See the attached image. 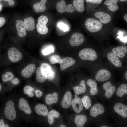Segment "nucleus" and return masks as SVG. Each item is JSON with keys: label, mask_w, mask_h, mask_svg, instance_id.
I'll use <instances>...</instances> for the list:
<instances>
[{"label": "nucleus", "mask_w": 127, "mask_h": 127, "mask_svg": "<svg viewBox=\"0 0 127 127\" xmlns=\"http://www.w3.org/2000/svg\"><path fill=\"white\" fill-rule=\"evenodd\" d=\"M5 22V19L4 18L0 17V28L4 25Z\"/></svg>", "instance_id": "41"}, {"label": "nucleus", "mask_w": 127, "mask_h": 127, "mask_svg": "<svg viewBox=\"0 0 127 127\" xmlns=\"http://www.w3.org/2000/svg\"><path fill=\"white\" fill-rule=\"evenodd\" d=\"M16 26L18 35L19 37H23L26 36V29L24 22L20 20H17L16 22Z\"/></svg>", "instance_id": "15"}, {"label": "nucleus", "mask_w": 127, "mask_h": 127, "mask_svg": "<svg viewBox=\"0 0 127 127\" xmlns=\"http://www.w3.org/2000/svg\"><path fill=\"white\" fill-rule=\"evenodd\" d=\"M73 6L78 12H81L84 10V0H73Z\"/></svg>", "instance_id": "31"}, {"label": "nucleus", "mask_w": 127, "mask_h": 127, "mask_svg": "<svg viewBox=\"0 0 127 127\" xmlns=\"http://www.w3.org/2000/svg\"><path fill=\"white\" fill-rule=\"evenodd\" d=\"M4 0L6 1H7L8 2L10 0Z\"/></svg>", "instance_id": "53"}, {"label": "nucleus", "mask_w": 127, "mask_h": 127, "mask_svg": "<svg viewBox=\"0 0 127 127\" xmlns=\"http://www.w3.org/2000/svg\"><path fill=\"white\" fill-rule=\"evenodd\" d=\"M79 56L82 59L91 61L96 60L97 55L96 51L90 48H87L81 50L79 53Z\"/></svg>", "instance_id": "2"}, {"label": "nucleus", "mask_w": 127, "mask_h": 127, "mask_svg": "<svg viewBox=\"0 0 127 127\" xmlns=\"http://www.w3.org/2000/svg\"><path fill=\"white\" fill-rule=\"evenodd\" d=\"M12 83L14 85H17L19 83V79L17 78H15L11 81Z\"/></svg>", "instance_id": "42"}, {"label": "nucleus", "mask_w": 127, "mask_h": 127, "mask_svg": "<svg viewBox=\"0 0 127 127\" xmlns=\"http://www.w3.org/2000/svg\"><path fill=\"white\" fill-rule=\"evenodd\" d=\"M73 90L77 95H79L85 93L86 90V83L84 80H82L78 85L75 86Z\"/></svg>", "instance_id": "27"}, {"label": "nucleus", "mask_w": 127, "mask_h": 127, "mask_svg": "<svg viewBox=\"0 0 127 127\" xmlns=\"http://www.w3.org/2000/svg\"><path fill=\"white\" fill-rule=\"evenodd\" d=\"M103 88L105 91V96L107 98L111 97L116 90L115 87L112 85L110 81L104 83L103 85Z\"/></svg>", "instance_id": "14"}, {"label": "nucleus", "mask_w": 127, "mask_h": 127, "mask_svg": "<svg viewBox=\"0 0 127 127\" xmlns=\"http://www.w3.org/2000/svg\"><path fill=\"white\" fill-rule=\"evenodd\" d=\"M75 61L73 58L69 57L62 59L60 64V68L61 70H64L68 67L74 65Z\"/></svg>", "instance_id": "13"}, {"label": "nucleus", "mask_w": 127, "mask_h": 127, "mask_svg": "<svg viewBox=\"0 0 127 127\" xmlns=\"http://www.w3.org/2000/svg\"><path fill=\"white\" fill-rule=\"evenodd\" d=\"M103 0H92L91 2L93 3L100 4L101 3Z\"/></svg>", "instance_id": "43"}, {"label": "nucleus", "mask_w": 127, "mask_h": 127, "mask_svg": "<svg viewBox=\"0 0 127 127\" xmlns=\"http://www.w3.org/2000/svg\"></svg>", "instance_id": "55"}, {"label": "nucleus", "mask_w": 127, "mask_h": 127, "mask_svg": "<svg viewBox=\"0 0 127 127\" xmlns=\"http://www.w3.org/2000/svg\"><path fill=\"white\" fill-rule=\"evenodd\" d=\"M0 0V1L1 0Z\"/></svg>", "instance_id": "54"}, {"label": "nucleus", "mask_w": 127, "mask_h": 127, "mask_svg": "<svg viewBox=\"0 0 127 127\" xmlns=\"http://www.w3.org/2000/svg\"><path fill=\"white\" fill-rule=\"evenodd\" d=\"M84 40V37L83 34L79 32H75L71 35L69 40V44L73 47L78 46L82 44Z\"/></svg>", "instance_id": "7"}, {"label": "nucleus", "mask_w": 127, "mask_h": 127, "mask_svg": "<svg viewBox=\"0 0 127 127\" xmlns=\"http://www.w3.org/2000/svg\"><path fill=\"white\" fill-rule=\"evenodd\" d=\"M48 20L47 17L44 15L41 16L38 18L36 27L37 31L39 34L45 35L48 32V29L46 26Z\"/></svg>", "instance_id": "4"}, {"label": "nucleus", "mask_w": 127, "mask_h": 127, "mask_svg": "<svg viewBox=\"0 0 127 127\" xmlns=\"http://www.w3.org/2000/svg\"><path fill=\"white\" fill-rule=\"evenodd\" d=\"M26 29L28 31H33L35 28V19L31 17H28L24 19Z\"/></svg>", "instance_id": "23"}, {"label": "nucleus", "mask_w": 127, "mask_h": 127, "mask_svg": "<svg viewBox=\"0 0 127 127\" xmlns=\"http://www.w3.org/2000/svg\"><path fill=\"white\" fill-rule=\"evenodd\" d=\"M88 85L90 88V92L92 95H96L98 92L97 83L95 80L89 79L87 81Z\"/></svg>", "instance_id": "28"}, {"label": "nucleus", "mask_w": 127, "mask_h": 127, "mask_svg": "<svg viewBox=\"0 0 127 127\" xmlns=\"http://www.w3.org/2000/svg\"><path fill=\"white\" fill-rule=\"evenodd\" d=\"M54 51L53 46L52 45H50L47 47L43 49L42 52L43 55H47L53 52Z\"/></svg>", "instance_id": "37"}, {"label": "nucleus", "mask_w": 127, "mask_h": 127, "mask_svg": "<svg viewBox=\"0 0 127 127\" xmlns=\"http://www.w3.org/2000/svg\"><path fill=\"white\" fill-rule=\"evenodd\" d=\"M114 111L124 118L127 117V106L121 103H116L114 108Z\"/></svg>", "instance_id": "12"}, {"label": "nucleus", "mask_w": 127, "mask_h": 127, "mask_svg": "<svg viewBox=\"0 0 127 127\" xmlns=\"http://www.w3.org/2000/svg\"><path fill=\"white\" fill-rule=\"evenodd\" d=\"M87 120V118L86 115H78L75 117L74 122L77 127H83Z\"/></svg>", "instance_id": "26"}, {"label": "nucleus", "mask_w": 127, "mask_h": 127, "mask_svg": "<svg viewBox=\"0 0 127 127\" xmlns=\"http://www.w3.org/2000/svg\"><path fill=\"white\" fill-rule=\"evenodd\" d=\"M92 0H86V1L87 3H89L91 2Z\"/></svg>", "instance_id": "49"}, {"label": "nucleus", "mask_w": 127, "mask_h": 127, "mask_svg": "<svg viewBox=\"0 0 127 127\" xmlns=\"http://www.w3.org/2000/svg\"><path fill=\"white\" fill-rule=\"evenodd\" d=\"M47 2V0H41L40 2L35 3L33 8L35 12H41L46 10V4Z\"/></svg>", "instance_id": "22"}, {"label": "nucleus", "mask_w": 127, "mask_h": 127, "mask_svg": "<svg viewBox=\"0 0 127 127\" xmlns=\"http://www.w3.org/2000/svg\"><path fill=\"white\" fill-rule=\"evenodd\" d=\"M28 96L30 97H32L34 96V94L33 92L29 93L28 95Z\"/></svg>", "instance_id": "45"}, {"label": "nucleus", "mask_w": 127, "mask_h": 127, "mask_svg": "<svg viewBox=\"0 0 127 127\" xmlns=\"http://www.w3.org/2000/svg\"><path fill=\"white\" fill-rule=\"evenodd\" d=\"M72 98V94L70 91H67L65 93L61 102V105L63 108L67 109L70 107Z\"/></svg>", "instance_id": "17"}, {"label": "nucleus", "mask_w": 127, "mask_h": 127, "mask_svg": "<svg viewBox=\"0 0 127 127\" xmlns=\"http://www.w3.org/2000/svg\"><path fill=\"white\" fill-rule=\"evenodd\" d=\"M8 2L9 5L11 6L14 5L15 4V2L13 0H10Z\"/></svg>", "instance_id": "44"}, {"label": "nucleus", "mask_w": 127, "mask_h": 127, "mask_svg": "<svg viewBox=\"0 0 127 127\" xmlns=\"http://www.w3.org/2000/svg\"><path fill=\"white\" fill-rule=\"evenodd\" d=\"M18 106L20 109L27 114H30L32 113V110L27 101L23 98H21L19 100Z\"/></svg>", "instance_id": "16"}, {"label": "nucleus", "mask_w": 127, "mask_h": 127, "mask_svg": "<svg viewBox=\"0 0 127 127\" xmlns=\"http://www.w3.org/2000/svg\"><path fill=\"white\" fill-rule=\"evenodd\" d=\"M85 107L87 109H89L91 105V101L90 98L88 96L83 97L81 100Z\"/></svg>", "instance_id": "34"}, {"label": "nucleus", "mask_w": 127, "mask_h": 127, "mask_svg": "<svg viewBox=\"0 0 127 127\" xmlns=\"http://www.w3.org/2000/svg\"><path fill=\"white\" fill-rule=\"evenodd\" d=\"M14 76V74L12 72H7L2 75L1 79L3 82H6L11 80Z\"/></svg>", "instance_id": "35"}, {"label": "nucleus", "mask_w": 127, "mask_h": 127, "mask_svg": "<svg viewBox=\"0 0 127 127\" xmlns=\"http://www.w3.org/2000/svg\"><path fill=\"white\" fill-rule=\"evenodd\" d=\"M35 92L36 95L37 97H40L42 95V92L40 90L36 89Z\"/></svg>", "instance_id": "40"}, {"label": "nucleus", "mask_w": 127, "mask_h": 127, "mask_svg": "<svg viewBox=\"0 0 127 127\" xmlns=\"http://www.w3.org/2000/svg\"><path fill=\"white\" fill-rule=\"evenodd\" d=\"M4 114L5 117L10 121L15 120L16 114L14 103L12 100H9L6 103L4 110Z\"/></svg>", "instance_id": "3"}, {"label": "nucleus", "mask_w": 127, "mask_h": 127, "mask_svg": "<svg viewBox=\"0 0 127 127\" xmlns=\"http://www.w3.org/2000/svg\"><path fill=\"white\" fill-rule=\"evenodd\" d=\"M2 6L1 4H0V11L2 9Z\"/></svg>", "instance_id": "51"}, {"label": "nucleus", "mask_w": 127, "mask_h": 127, "mask_svg": "<svg viewBox=\"0 0 127 127\" xmlns=\"http://www.w3.org/2000/svg\"><path fill=\"white\" fill-rule=\"evenodd\" d=\"M36 69L35 65L33 64L28 65L21 71L22 75L26 78L30 77L34 72Z\"/></svg>", "instance_id": "18"}, {"label": "nucleus", "mask_w": 127, "mask_h": 127, "mask_svg": "<svg viewBox=\"0 0 127 127\" xmlns=\"http://www.w3.org/2000/svg\"><path fill=\"white\" fill-rule=\"evenodd\" d=\"M44 73L47 76V79L52 80L54 78L55 73L51 66L46 63L42 64L41 66Z\"/></svg>", "instance_id": "8"}, {"label": "nucleus", "mask_w": 127, "mask_h": 127, "mask_svg": "<svg viewBox=\"0 0 127 127\" xmlns=\"http://www.w3.org/2000/svg\"><path fill=\"white\" fill-rule=\"evenodd\" d=\"M95 17L100 20V21L103 24H107L111 20V16L108 14L102 12H96L95 15Z\"/></svg>", "instance_id": "19"}, {"label": "nucleus", "mask_w": 127, "mask_h": 127, "mask_svg": "<svg viewBox=\"0 0 127 127\" xmlns=\"http://www.w3.org/2000/svg\"><path fill=\"white\" fill-rule=\"evenodd\" d=\"M45 99L46 103L48 105L55 103L58 100V94L57 92L48 94L46 96Z\"/></svg>", "instance_id": "21"}, {"label": "nucleus", "mask_w": 127, "mask_h": 127, "mask_svg": "<svg viewBox=\"0 0 127 127\" xmlns=\"http://www.w3.org/2000/svg\"><path fill=\"white\" fill-rule=\"evenodd\" d=\"M125 78L127 80V71L124 75Z\"/></svg>", "instance_id": "47"}, {"label": "nucleus", "mask_w": 127, "mask_h": 127, "mask_svg": "<svg viewBox=\"0 0 127 127\" xmlns=\"http://www.w3.org/2000/svg\"><path fill=\"white\" fill-rule=\"evenodd\" d=\"M107 57L109 60L114 65L118 67H121L122 63L118 56L113 52H110L107 55Z\"/></svg>", "instance_id": "20"}, {"label": "nucleus", "mask_w": 127, "mask_h": 127, "mask_svg": "<svg viewBox=\"0 0 127 127\" xmlns=\"http://www.w3.org/2000/svg\"><path fill=\"white\" fill-rule=\"evenodd\" d=\"M2 88V86L1 84L0 83V92L1 91Z\"/></svg>", "instance_id": "50"}, {"label": "nucleus", "mask_w": 127, "mask_h": 127, "mask_svg": "<svg viewBox=\"0 0 127 127\" xmlns=\"http://www.w3.org/2000/svg\"><path fill=\"white\" fill-rule=\"evenodd\" d=\"M124 19L126 21V22H127V14L126 13L124 15Z\"/></svg>", "instance_id": "46"}, {"label": "nucleus", "mask_w": 127, "mask_h": 127, "mask_svg": "<svg viewBox=\"0 0 127 127\" xmlns=\"http://www.w3.org/2000/svg\"><path fill=\"white\" fill-rule=\"evenodd\" d=\"M105 109L103 106L100 103H97L94 105L91 108L90 112V115L95 117L98 115L103 113Z\"/></svg>", "instance_id": "11"}, {"label": "nucleus", "mask_w": 127, "mask_h": 127, "mask_svg": "<svg viewBox=\"0 0 127 127\" xmlns=\"http://www.w3.org/2000/svg\"><path fill=\"white\" fill-rule=\"evenodd\" d=\"M86 28L90 32L95 33L100 30L102 24L100 21L93 18H87L85 22Z\"/></svg>", "instance_id": "1"}, {"label": "nucleus", "mask_w": 127, "mask_h": 127, "mask_svg": "<svg viewBox=\"0 0 127 127\" xmlns=\"http://www.w3.org/2000/svg\"><path fill=\"white\" fill-rule=\"evenodd\" d=\"M62 59L60 56L57 54H55L50 57L49 61L50 63L52 64L56 63L60 64Z\"/></svg>", "instance_id": "36"}, {"label": "nucleus", "mask_w": 127, "mask_h": 127, "mask_svg": "<svg viewBox=\"0 0 127 127\" xmlns=\"http://www.w3.org/2000/svg\"><path fill=\"white\" fill-rule=\"evenodd\" d=\"M8 55L10 60L15 63L20 61L22 56L21 52L17 48L14 47L9 49L8 52Z\"/></svg>", "instance_id": "6"}, {"label": "nucleus", "mask_w": 127, "mask_h": 127, "mask_svg": "<svg viewBox=\"0 0 127 127\" xmlns=\"http://www.w3.org/2000/svg\"><path fill=\"white\" fill-rule=\"evenodd\" d=\"M75 97L71 101V104L74 111L76 113L80 112L83 109V105L80 98L75 95Z\"/></svg>", "instance_id": "10"}, {"label": "nucleus", "mask_w": 127, "mask_h": 127, "mask_svg": "<svg viewBox=\"0 0 127 127\" xmlns=\"http://www.w3.org/2000/svg\"><path fill=\"white\" fill-rule=\"evenodd\" d=\"M117 95L121 97L127 93V85L125 84H121L118 89L116 92Z\"/></svg>", "instance_id": "33"}, {"label": "nucleus", "mask_w": 127, "mask_h": 127, "mask_svg": "<svg viewBox=\"0 0 127 127\" xmlns=\"http://www.w3.org/2000/svg\"><path fill=\"white\" fill-rule=\"evenodd\" d=\"M57 25L59 28L62 30L64 32L67 31L69 30V28L68 26L63 22L59 23Z\"/></svg>", "instance_id": "38"}, {"label": "nucleus", "mask_w": 127, "mask_h": 127, "mask_svg": "<svg viewBox=\"0 0 127 127\" xmlns=\"http://www.w3.org/2000/svg\"><path fill=\"white\" fill-rule=\"evenodd\" d=\"M60 127H65L66 126L64 124H62L60 125L59 126Z\"/></svg>", "instance_id": "48"}, {"label": "nucleus", "mask_w": 127, "mask_h": 127, "mask_svg": "<svg viewBox=\"0 0 127 127\" xmlns=\"http://www.w3.org/2000/svg\"><path fill=\"white\" fill-rule=\"evenodd\" d=\"M111 77V74L109 71L106 69H102L97 72L95 78L98 81L102 82L109 80Z\"/></svg>", "instance_id": "9"}, {"label": "nucleus", "mask_w": 127, "mask_h": 127, "mask_svg": "<svg viewBox=\"0 0 127 127\" xmlns=\"http://www.w3.org/2000/svg\"><path fill=\"white\" fill-rule=\"evenodd\" d=\"M119 0H107L104 3L108 6V9L110 10L116 11L119 9V7L117 3Z\"/></svg>", "instance_id": "30"}, {"label": "nucleus", "mask_w": 127, "mask_h": 127, "mask_svg": "<svg viewBox=\"0 0 127 127\" xmlns=\"http://www.w3.org/2000/svg\"><path fill=\"white\" fill-rule=\"evenodd\" d=\"M36 112L39 115L45 116L47 115L48 110L47 107L44 105L38 103L34 107Z\"/></svg>", "instance_id": "25"}, {"label": "nucleus", "mask_w": 127, "mask_h": 127, "mask_svg": "<svg viewBox=\"0 0 127 127\" xmlns=\"http://www.w3.org/2000/svg\"><path fill=\"white\" fill-rule=\"evenodd\" d=\"M56 7L57 11L60 13L65 12L73 13L75 11V8L73 5L69 4L66 5L64 0H61L56 4Z\"/></svg>", "instance_id": "5"}, {"label": "nucleus", "mask_w": 127, "mask_h": 127, "mask_svg": "<svg viewBox=\"0 0 127 127\" xmlns=\"http://www.w3.org/2000/svg\"><path fill=\"white\" fill-rule=\"evenodd\" d=\"M34 91L33 88L30 86H26L24 88V92L26 95H28L31 92H33Z\"/></svg>", "instance_id": "39"}, {"label": "nucleus", "mask_w": 127, "mask_h": 127, "mask_svg": "<svg viewBox=\"0 0 127 127\" xmlns=\"http://www.w3.org/2000/svg\"><path fill=\"white\" fill-rule=\"evenodd\" d=\"M36 74V80L39 82L43 83L47 79V76L43 72L41 67L37 68Z\"/></svg>", "instance_id": "29"}, {"label": "nucleus", "mask_w": 127, "mask_h": 127, "mask_svg": "<svg viewBox=\"0 0 127 127\" xmlns=\"http://www.w3.org/2000/svg\"><path fill=\"white\" fill-rule=\"evenodd\" d=\"M113 52L120 58L124 57L127 52V47L124 46H119L113 48Z\"/></svg>", "instance_id": "24"}, {"label": "nucleus", "mask_w": 127, "mask_h": 127, "mask_svg": "<svg viewBox=\"0 0 127 127\" xmlns=\"http://www.w3.org/2000/svg\"><path fill=\"white\" fill-rule=\"evenodd\" d=\"M108 127L106 126H101V127Z\"/></svg>", "instance_id": "52"}, {"label": "nucleus", "mask_w": 127, "mask_h": 127, "mask_svg": "<svg viewBox=\"0 0 127 127\" xmlns=\"http://www.w3.org/2000/svg\"><path fill=\"white\" fill-rule=\"evenodd\" d=\"M60 115L59 112L54 110H51L47 115V118L49 124L51 125L54 122V119L58 118Z\"/></svg>", "instance_id": "32"}]
</instances>
